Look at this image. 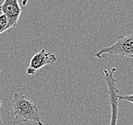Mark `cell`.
<instances>
[{"instance_id":"6da1fadb","label":"cell","mask_w":133,"mask_h":125,"mask_svg":"<svg viewBox=\"0 0 133 125\" xmlns=\"http://www.w3.org/2000/svg\"><path fill=\"white\" fill-rule=\"evenodd\" d=\"M14 125L31 122L36 125H43L39 113V107L23 95L14 93L11 100Z\"/></svg>"},{"instance_id":"7a4b0ae2","label":"cell","mask_w":133,"mask_h":125,"mask_svg":"<svg viewBox=\"0 0 133 125\" xmlns=\"http://www.w3.org/2000/svg\"><path fill=\"white\" fill-rule=\"evenodd\" d=\"M106 55H116L121 57H133V31L126 36H117L116 41L109 47H103L95 53L98 59L104 58Z\"/></svg>"},{"instance_id":"3957f363","label":"cell","mask_w":133,"mask_h":125,"mask_svg":"<svg viewBox=\"0 0 133 125\" xmlns=\"http://www.w3.org/2000/svg\"><path fill=\"white\" fill-rule=\"evenodd\" d=\"M116 72V68H112L110 70H103V79L108 88L109 101L111 109L110 113V122L109 125H117L118 116H119V91L116 84V78L115 73Z\"/></svg>"},{"instance_id":"277c9868","label":"cell","mask_w":133,"mask_h":125,"mask_svg":"<svg viewBox=\"0 0 133 125\" xmlns=\"http://www.w3.org/2000/svg\"><path fill=\"white\" fill-rule=\"evenodd\" d=\"M56 61L57 57L55 54L47 52L45 49H42L32 56L26 69V73L28 75H34L37 70L46 65L53 64Z\"/></svg>"},{"instance_id":"5b68a950","label":"cell","mask_w":133,"mask_h":125,"mask_svg":"<svg viewBox=\"0 0 133 125\" xmlns=\"http://www.w3.org/2000/svg\"><path fill=\"white\" fill-rule=\"evenodd\" d=\"M0 12L7 17L9 28L16 26L21 14V9L18 0H4L0 5Z\"/></svg>"},{"instance_id":"8992f818","label":"cell","mask_w":133,"mask_h":125,"mask_svg":"<svg viewBox=\"0 0 133 125\" xmlns=\"http://www.w3.org/2000/svg\"><path fill=\"white\" fill-rule=\"evenodd\" d=\"M8 29H9L8 19L5 16L4 14L0 15V35L2 33H4L5 31H7Z\"/></svg>"},{"instance_id":"52a82bcc","label":"cell","mask_w":133,"mask_h":125,"mask_svg":"<svg viewBox=\"0 0 133 125\" xmlns=\"http://www.w3.org/2000/svg\"><path fill=\"white\" fill-rule=\"evenodd\" d=\"M118 98H119V100L125 101H128V102H130V103L133 104V94L124 95H118Z\"/></svg>"},{"instance_id":"ba28073f","label":"cell","mask_w":133,"mask_h":125,"mask_svg":"<svg viewBox=\"0 0 133 125\" xmlns=\"http://www.w3.org/2000/svg\"><path fill=\"white\" fill-rule=\"evenodd\" d=\"M1 107H2V101L0 100V125H3V122L1 119Z\"/></svg>"},{"instance_id":"9c48e42d","label":"cell","mask_w":133,"mask_h":125,"mask_svg":"<svg viewBox=\"0 0 133 125\" xmlns=\"http://www.w3.org/2000/svg\"><path fill=\"white\" fill-rule=\"evenodd\" d=\"M28 1H29V0H22V5H23V6H25V5H26L27 4V3H28Z\"/></svg>"},{"instance_id":"30bf717a","label":"cell","mask_w":133,"mask_h":125,"mask_svg":"<svg viewBox=\"0 0 133 125\" xmlns=\"http://www.w3.org/2000/svg\"><path fill=\"white\" fill-rule=\"evenodd\" d=\"M0 72H1V69H0Z\"/></svg>"}]
</instances>
